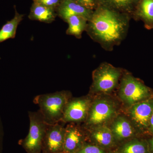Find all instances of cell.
Wrapping results in <instances>:
<instances>
[{"label": "cell", "instance_id": "obj_1", "mask_svg": "<svg viewBox=\"0 0 153 153\" xmlns=\"http://www.w3.org/2000/svg\"><path fill=\"white\" fill-rule=\"evenodd\" d=\"M131 17L99 5L88 22L85 32L106 51H112L126 38Z\"/></svg>", "mask_w": 153, "mask_h": 153}, {"label": "cell", "instance_id": "obj_2", "mask_svg": "<svg viewBox=\"0 0 153 153\" xmlns=\"http://www.w3.org/2000/svg\"><path fill=\"white\" fill-rule=\"evenodd\" d=\"M70 95L68 91H61L35 97L34 102L39 106L38 111L46 123L51 125L61 122L66 105L71 99Z\"/></svg>", "mask_w": 153, "mask_h": 153}, {"label": "cell", "instance_id": "obj_3", "mask_svg": "<svg viewBox=\"0 0 153 153\" xmlns=\"http://www.w3.org/2000/svg\"><path fill=\"white\" fill-rule=\"evenodd\" d=\"M119 96L122 101L131 106L153 97V90L142 80L124 70L119 85Z\"/></svg>", "mask_w": 153, "mask_h": 153}, {"label": "cell", "instance_id": "obj_4", "mask_svg": "<svg viewBox=\"0 0 153 153\" xmlns=\"http://www.w3.org/2000/svg\"><path fill=\"white\" fill-rule=\"evenodd\" d=\"M124 70L107 62L101 63L92 73L91 92L109 93L119 85Z\"/></svg>", "mask_w": 153, "mask_h": 153}, {"label": "cell", "instance_id": "obj_5", "mask_svg": "<svg viewBox=\"0 0 153 153\" xmlns=\"http://www.w3.org/2000/svg\"><path fill=\"white\" fill-rule=\"evenodd\" d=\"M30 128L27 136L20 144L27 153H42L43 141L48 124L39 111H29Z\"/></svg>", "mask_w": 153, "mask_h": 153}, {"label": "cell", "instance_id": "obj_6", "mask_svg": "<svg viewBox=\"0 0 153 153\" xmlns=\"http://www.w3.org/2000/svg\"><path fill=\"white\" fill-rule=\"evenodd\" d=\"M117 108L112 100L106 98H100L91 102L84 128L86 129L105 124L116 117Z\"/></svg>", "mask_w": 153, "mask_h": 153}, {"label": "cell", "instance_id": "obj_7", "mask_svg": "<svg viewBox=\"0 0 153 153\" xmlns=\"http://www.w3.org/2000/svg\"><path fill=\"white\" fill-rule=\"evenodd\" d=\"M153 113V97L133 105L130 107L129 119L140 136H149L150 121Z\"/></svg>", "mask_w": 153, "mask_h": 153}, {"label": "cell", "instance_id": "obj_8", "mask_svg": "<svg viewBox=\"0 0 153 153\" xmlns=\"http://www.w3.org/2000/svg\"><path fill=\"white\" fill-rule=\"evenodd\" d=\"M87 97L71 99L66 105L61 122L79 123L84 122L91 103Z\"/></svg>", "mask_w": 153, "mask_h": 153}, {"label": "cell", "instance_id": "obj_9", "mask_svg": "<svg viewBox=\"0 0 153 153\" xmlns=\"http://www.w3.org/2000/svg\"><path fill=\"white\" fill-rule=\"evenodd\" d=\"M62 122L48 124L43 141L42 153H64L65 127Z\"/></svg>", "mask_w": 153, "mask_h": 153}, {"label": "cell", "instance_id": "obj_10", "mask_svg": "<svg viewBox=\"0 0 153 153\" xmlns=\"http://www.w3.org/2000/svg\"><path fill=\"white\" fill-rule=\"evenodd\" d=\"M88 142L87 132L75 123H69L65 127L64 153H76Z\"/></svg>", "mask_w": 153, "mask_h": 153}, {"label": "cell", "instance_id": "obj_11", "mask_svg": "<svg viewBox=\"0 0 153 153\" xmlns=\"http://www.w3.org/2000/svg\"><path fill=\"white\" fill-rule=\"evenodd\" d=\"M88 142L105 150L116 149L118 144L110 128L105 125L94 127L86 130Z\"/></svg>", "mask_w": 153, "mask_h": 153}, {"label": "cell", "instance_id": "obj_12", "mask_svg": "<svg viewBox=\"0 0 153 153\" xmlns=\"http://www.w3.org/2000/svg\"><path fill=\"white\" fill-rule=\"evenodd\" d=\"M118 146L136 137H141L129 119L123 115L116 117L110 127Z\"/></svg>", "mask_w": 153, "mask_h": 153}, {"label": "cell", "instance_id": "obj_13", "mask_svg": "<svg viewBox=\"0 0 153 153\" xmlns=\"http://www.w3.org/2000/svg\"><path fill=\"white\" fill-rule=\"evenodd\" d=\"M94 11L88 10L72 0H63L57 8V14L64 22L69 17L80 16L88 20L90 19Z\"/></svg>", "mask_w": 153, "mask_h": 153}, {"label": "cell", "instance_id": "obj_14", "mask_svg": "<svg viewBox=\"0 0 153 153\" xmlns=\"http://www.w3.org/2000/svg\"><path fill=\"white\" fill-rule=\"evenodd\" d=\"M131 18L142 21L147 30H153V0H139Z\"/></svg>", "mask_w": 153, "mask_h": 153}, {"label": "cell", "instance_id": "obj_15", "mask_svg": "<svg viewBox=\"0 0 153 153\" xmlns=\"http://www.w3.org/2000/svg\"><path fill=\"white\" fill-rule=\"evenodd\" d=\"M56 16L55 9L34 2L29 18L33 21L50 24L55 21Z\"/></svg>", "mask_w": 153, "mask_h": 153}, {"label": "cell", "instance_id": "obj_16", "mask_svg": "<svg viewBox=\"0 0 153 153\" xmlns=\"http://www.w3.org/2000/svg\"><path fill=\"white\" fill-rule=\"evenodd\" d=\"M117 149L119 153H150L146 138L136 137L119 145Z\"/></svg>", "mask_w": 153, "mask_h": 153}, {"label": "cell", "instance_id": "obj_17", "mask_svg": "<svg viewBox=\"0 0 153 153\" xmlns=\"http://www.w3.org/2000/svg\"><path fill=\"white\" fill-rule=\"evenodd\" d=\"M100 5L131 17L139 0H98ZM132 19V18H131Z\"/></svg>", "mask_w": 153, "mask_h": 153}, {"label": "cell", "instance_id": "obj_18", "mask_svg": "<svg viewBox=\"0 0 153 153\" xmlns=\"http://www.w3.org/2000/svg\"><path fill=\"white\" fill-rule=\"evenodd\" d=\"M88 22V20L82 16H73L69 17L65 22L68 25L66 34L80 39L82 33L86 30Z\"/></svg>", "mask_w": 153, "mask_h": 153}, {"label": "cell", "instance_id": "obj_19", "mask_svg": "<svg viewBox=\"0 0 153 153\" xmlns=\"http://www.w3.org/2000/svg\"><path fill=\"white\" fill-rule=\"evenodd\" d=\"M24 15L20 14L16 10V13L13 19L8 21L0 30V43L16 36L17 28L23 20Z\"/></svg>", "mask_w": 153, "mask_h": 153}, {"label": "cell", "instance_id": "obj_20", "mask_svg": "<svg viewBox=\"0 0 153 153\" xmlns=\"http://www.w3.org/2000/svg\"><path fill=\"white\" fill-rule=\"evenodd\" d=\"M106 151L97 145L87 142L76 153H105Z\"/></svg>", "mask_w": 153, "mask_h": 153}, {"label": "cell", "instance_id": "obj_21", "mask_svg": "<svg viewBox=\"0 0 153 153\" xmlns=\"http://www.w3.org/2000/svg\"><path fill=\"white\" fill-rule=\"evenodd\" d=\"M91 10L94 11L99 5L98 0H72Z\"/></svg>", "mask_w": 153, "mask_h": 153}, {"label": "cell", "instance_id": "obj_22", "mask_svg": "<svg viewBox=\"0 0 153 153\" xmlns=\"http://www.w3.org/2000/svg\"><path fill=\"white\" fill-rule=\"evenodd\" d=\"M63 0H34L35 2L55 9L58 8Z\"/></svg>", "mask_w": 153, "mask_h": 153}, {"label": "cell", "instance_id": "obj_23", "mask_svg": "<svg viewBox=\"0 0 153 153\" xmlns=\"http://www.w3.org/2000/svg\"><path fill=\"white\" fill-rule=\"evenodd\" d=\"M150 153H153V134L146 138Z\"/></svg>", "mask_w": 153, "mask_h": 153}, {"label": "cell", "instance_id": "obj_24", "mask_svg": "<svg viewBox=\"0 0 153 153\" xmlns=\"http://www.w3.org/2000/svg\"><path fill=\"white\" fill-rule=\"evenodd\" d=\"M152 134H153V113L151 118L150 121L149 127V136Z\"/></svg>", "mask_w": 153, "mask_h": 153}, {"label": "cell", "instance_id": "obj_25", "mask_svg": "<svg viewBox=\"0 0 153 153\" xmlns=\"http://www.w3.org/2000/svg\"><path fill=\"white\" fill-rule=\"evenodd\" d=\"M105 153H119L118 152L116 149H114L106 151Z\"/></svg>", "mask_w": 153, "mask_h": 153}, {"label": "cell", "instance_id": "obj_26", "mask_svg": "<svg viewBox=\"0 0 153 153\" xmlns=\"http://www.w3.org/2000/svg\"></svg>", "mask_w": 153, "mask_h": 153}]
</instances>
